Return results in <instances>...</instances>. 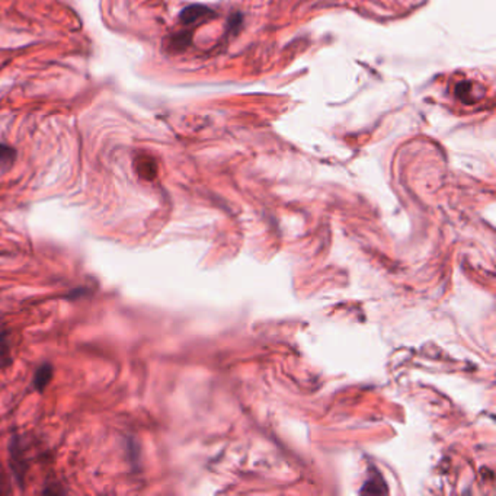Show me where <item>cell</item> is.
Instances as JSON below:
<instances>
[{
    "label": "cell",
    "instance_id": "6da1fadb",
    "mask_svg": "<svg viewBox=\"0 0 496 496\" xmlns=\"http://www.w3.org/2000/svg\"><path fill=\"white\" fill-rule=\"evenodd\" d=\"M10 466H12V469H14V473L19 483V486L23 488V482H25L28 464H27L25 453H23V448L21 447V441L18 436H14L10 441Z\"/></svg>",
    "mask_w": 496,
    "mask_h": 496
},
{
    "label": "cell",
    "instance_id": "7a4b0ae2",
    "mask_svg": "<svg viewBox=\"0 0 496 496\" xmlns=\"http://www.w3.org/2000/svg\"><path fill=\"white\" fill-rule=\"evenodd\" d=\"M134 169L141 179L153 181L158 175V164L155 159L147 155H140L134 159Z\"/></svg>",
    "mask_w": 496,
    "mask_h": 496
},
{
    "label": "cell",
    "instance_id": "3957f363",
    "mask_svg": "<svg viewBox=\"0 0 496 496\" xmlns=\"http://www.w3.org/2000/svg\"><path fill=\"white\" fill-rule=\"evenodd\" d=\"M191 42H193V34L184 31V32L173 34V35H171V37H168L166 41H164V49H166V51L173 53V54L181 53V51L186 50L188 47L191 45Z\"/></svg>",
    "mask_w": 496,
    "mask_h": 496
},
{
    "label": "cell",
    "instance_id": "277c9868",
    "mask_svg": "<svg viewBox=\"0 0 496 496\" xmlns=\"http://www.w3.org/2000/svg\"><path fill=\"white\" fill-rule=\"evenodd\" d=\"M207 16H212V12L208 8H206L203 5H193V6L185 8L181 12L179 19L184 25H193V23L204 19Z\"/></svg>",
    "mask_w": 496,
    "mask_h": 496
},
{
    "label": "cell",
    "instance_id": "5b68a950",
    "mask_svg": "<svg viewBox=\"0 0 496 496\" xmlns=\"http://www.w3.org/2000/svg\"><path fill=\"white\" fill-rule=\"evenodd\" d=\"M53 379V367L51 364H42L37 369L34 374V387L37 388L40 393L44 392V388L49 386V383Z\"/></svg>",
    "mask_w": 496,
    "mask_h": 496
},
{
    "label": "cell",
    "instance_id": "8992f818",
    "mask_svg": "<svg viewBox=\"0 0 496 496\" xmlns=\"http://www.w3.org/2000/svg\"><path fill=\"white\" fill-rule=\"evenodd\" d=\"M16 160V150L10 146L0 143V171H8Z\"/></svg>",
    "mask_w": 496,
    "mask_h": 496
},
{
    "label": "cell",
    "instance_id": "52a82bcc",
    "mask_svg": "<svg viewBox=\"0 0 496 496\" xmlns=\"http://www.w3.org/2000/svg\"><path fill=\"white\" fill-rule=\"evenodd\" d=\"M12 364V351H10V340L9 334L2 332L0 334V367H8Z\"/></svg>",
    "mask_w": 496,
    "mask_h": 496
},
{
    "label": "cell",
    "instance_id": "ba28073f",
    "mask_svg": "<svg viewBox=\"0 0 496 496\" xmlns=\"http://www.w3.org/2000/svg\"><path fill=\"white\" fill-rule=\"evenodd\" d=\"M470 88H471V86H470L469 82H460V84L456 86V95H457L460 99L464 101V98L469 95Z\"/></svg>",
    "mask_w": 496,
    "mask_h": 496
},
{
    "label": "cell",
    "instance_id": "9c48e42d",
    "mask_svg": "<svg viewBox=\"0 0 496 496\" xmlns=\"http://www.w3.org/2000/svg\"><path fill=\"white\" fill-rule=\"evenodd\" d=\"M240 23H242V15H234V16H232V19L229 22V28H234L236 31H238Z\"/></svg>",
    "mask_w": 496,
    "mask_h": 496
}]
</instances>
